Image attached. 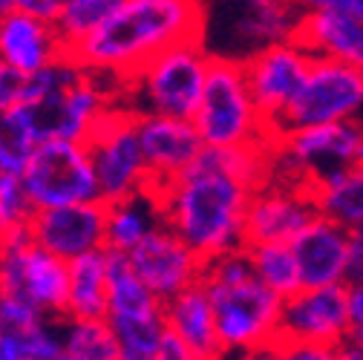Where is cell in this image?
I'll list each match as a JSON object with an SVG mask.
<instances>
[{
    "label": "cell",
    "instance_id": "1",
    "mask_svg": "<svg viewBox=\"0 0 363 360\" xmlns=\"http://www.w3.org/2000/svg\"><path fill=\"white\" fill-rule=\"evenodd\" d=\"M202 0H121L116 12L67 52L86 69L124 84L159 52L202 40Z\"/></svg>",
    "mask_w": 363,
    "mask_h": 360
},
{
    "label": "cell",
    "instance_id": "2",
    "mask_svg": "<svg viewBox=\"0 0 363 360\" xmlns=\"http://www.w3.org/2000/svg\"><path fill=\"white\" fill-rule=\"evenodd\" d=\"M153 193L164 225L202 259H216L248 245L245 219L254 191L213 164L205 150L185 173Z\"/></svg>",
    "mask_w": 363,
    "mask_h": 360
},
{
    "label": "cell",
    "instance_id": "3",
    "mask_svg": "<svg viewBox=\"0 0 363 360\" xmlns=\"http://www.w3.org/2000/svg\"><path fill=\"white\" fill-rule=\"evenodd\" d=\"M202 283L213 303L225 354H245L280 340L283 297L257 277L248 248L208 259Z\"/></svg>",
    "mask_w": 363,
    "mask_h": 360
},
{
    "label": "cell",
    "instance_id": "4",
    "mask_svg": "<svg viewBox=\"0 0 363 360\" xmlns=\"http://www.w3.org/2000/svg\"><path fill=\"white\" fill-rule=\"evenodd\" d=\"M202 47L213 58L248 61L271 43L297 38L306 9L297 0H202Z\"/></svg>",
    "mask_w": 363,
    "mask_h": 360
},
{
    "label": "cell",
    "instance_id": "5",
    "mask_svg": "<svg viewBox=\"0 0 363 360\" xmlns=\"http://www.w3.org/2000/svg\"><path fill=\"white\" fill-rule=\"evenodd\" d=\"M211 61L213 55L202 47V40L176 43L124 81V107L133 113H156L194 121L208 84Z\"/></svg>",
    "mask_w": 363,
    "mask_h": 360
},
{
    "label": "cell",
    "instance_id": "6",
    "mask_svg": "<svg viewBox=\"0 0 363 360\" xmlns=\"http://www.w3.org/2000/svg\"><path fill=\"white\" fill-rule=\"evenodd\" d=\"M194 124L205 147H245L274 142V133L251 93L245 64L234 58L211 61Z\"/></svg>",
    "mask_w": 363,
    "mask_h": 360
},
{
    "label": "cell",
    "instance_id": "7",
    "mask_svg": "<svg viewBox=\"0 0 363 360\" xmlns=\"http://www.w3.org/2000/svg\"><path fill=\"white\" fill-rule=\"evenodd\" d=\"M274 176L314 188L320 179L363 162V127L357 118L280 133L271 142Z\"/></svg>",
    "mask_w": 363,
    "mask_h": 360
},
{
    "label": "cell",
    "instance_id": "8",
    "mask_svg": "<svg viewBox=\"0 0 363 360\" xmlns=\"http://www.w3.org/2000/svg\"><path fill=\"white\" fill-rule=\"evenodd\" d=\"M21 176L38 210L75 205V202H104L93 153H89L86 142H72V139L40 142Z\"/></svg>",
    "mask_w": 363,
    "mask_h": 360
},
{
    "label": "cell",
    "instance_id": "9",
    "mask_svg": "<svg viewBox=\"0 0 363 360\" xmlns=\"http://www.w3.org/2000/svg\"><path fill=\"white\" fill-rule=\"evenodd\" d=\"M86 145L99 173L101 199L107 205L150 191V170L139 139V113L124 104H113L96 124Z\"/></svg>",
    "mask_w": 363,
    "mask_h": 360
},
{
    "label": "cell",
    "instance_id": "10",
    "mask_svg": "<svg viewBox=\"0 0 363 360\" xmlns=\"http://www.w3.org/2000/svg\"><path fill=\"white\" fill-rule=\"evenodd\" d=\"M363 107V69L332 58H314L297 99L283 113L274 136L300 127L357 118Z\"/></svg>",
    "mask_w": 363,
    "mask_h": 360
},
{
    "label": "cell",
    "instance_id": "11",
    "mask_svg": "<svg viewBox=\"0 0 363 360\" xmlns=\"http://www.w3.org/2000/svg\"><path fill=\"white\" fill-rule=\"evenodd\" d=\"M104 81H107L104 75L84 72L61 96L26 104L38 139L40 142H47V139L86 142L93 136L96 124L104 118V113L116 104L113 101L116 93L104 86Z\"/></svg>",
    "mask_w": 363,
    "mask_h": 360
},
{
    "label": "cell",
    "instance_id": "12",
    "mask_svg": "<svg viewBox=\"0 0 363 360\" xmlns=\"http://www.w3.org/2000/svg\"><path fill=\"white\" fill-rule=\"evenodd\" d=\"M242 64H245V75L257 99V107L262 110L271 133H274L283 113L297 99L300 86L314 64V55L297 38H291V40L271 43V47L259 50Z\"/></svg>",
    "mask_w": 363,
    "mask_h": 360
},
{
    "label": "cell",
    "instance_id": "13",
    "mask_svg": "<svg viewBox=\"0 0 363 360\" xmlns=\"http://www.w3.org/2000/svg\"><path fill=\"white\" fill-rule=\"evenodd\" d=\"M130 265L139 280L162 303H167L170 297L202 283L208 259H202L173 228L162 222L142 240V245L130 251Z\"/></svg>",
    "mask_w": 363,
    "mask_h": 360
},
{
    "label": "cell",
    "instance_id": "14",
    "mask_svg": "<svg viewBox=\"0 0 363 360\" xmlns=\"http://www.w3.org/2000/svg\"><path fill=\"white\" fill-rule=\"evenodd\" d=\"M320 213L308 185L274 176L254 191L245 219V240L251 242H291Z\"/></svg>",
    "mask_w": 363,
    "mask_h": 360
},
{
    "label": "cell",
    "instance_id": "15",
    "mask_svg": "<svg viewBox=\"0 0 363 360\" xmlns=\"http://www.w3.org/2000/svg\"><path fill=\"white\" fill-rule=\"evenodd\" d=\"M349 329L352 320H349L346 286L300 288L283 300L280 340L286 343L346 346Z\"/></svg>",
    "mask_w": 363,
    "mask_h": 360
},
{
    "label": "cell",
    "instance_id": "16",
    "mask_svg": "<svg viewBox=\"0 0 363 360\" xmlns=\"http://www.w3.org/2000/svg\"><path fill=\"white\" fill-rule=\"evenodd\" d=\"M29 231L40 248L69 262L107 248V202H75L35 210Z\"/></svg>",
    "mask_w": 363,
    "mask_h": 360
},
{
    "label": "cell",
    "instance_id": "17",
    "mask_svg": "<svg viewBox=\"0 0 363 360\" xmlns=\"http://www.w3.org/2000/svg\"><path fill=\"white\" fill-rule=\"evenodd\" d=\"M139 139L150 170V191L173 182L205 150V142L191 118L139 113Z\"/></svg>",
    "mask_w": 363,
    "mask_h": 360
},
{
    "label": "cell",
    "instance_id": "18",
    "mask_svg": "<svg viewBox=\"0 0 363 360\" xmlns=\"http://www.w3.org/2000/svg\"><path fill=\"white\" fill-rule=\"evenodd\" d=\"M346 225L317 213L306 228L291 240V251L300 268L303 288L320 286H346V259H349Z\"/></svg>",
    "mask_w": 363,
    "mask_h": 360
},
{
    "label": "cell",
    "instance_id": "19",
    "mask_svg": "<svg viewBox=\"0 0 363 360\" xmlns=\"http://www.w3.org/2000/svg\"><path fill=\"white\" fill-rule=\"evenodd\" d=\"M67 52L55 21L29 15L23 9L0 18V58L23 75H32Z\"/></svg>",
    "mask_w": 363,
    "mask_h": 360
},
{
    "label": "cell",
    "instance_id": "20",
    "mask_svg": "<svg viewBox=\"0 0 363 360\" xmlns=\"http://www.w3.org/2000/svg\"><path fill=\"white\" fill-rule=\"evenodd\" d=\"M297 40L314 58H332L363 69V18L340 12H306Z\"/></svg>",
    "mask_w": 363,
    "mask_h": 360
},
{
    "label": "cell",
    "instance_id": "21",
    "mask_svg": "<svg viewBox=\"0 0 363 360\" xmlns=\"http://www.w3.org/2000/svg\"><path fill=\"white\" fill-rule=\"evenodd\" d=\"M164 323L176 337H182L188 346H194L208 360H219L225 354L222 340H219V329H216L213 303H211L205 283H196L182 294L170 297L164 303Z\"/></svg>",
    "mask_w": 363,
    "mask_h": 360
},
{
    "label": "cell",
    "instance_id": "22",
    "mask_svg": "<svg viewBox=\"0 0 363 360\" xmlns=\"http://www.w3.org/2000/svg\"><path fill=\"white\" fill-rule=\"evenodd\" d=\"M107 311H110L107 248L69 259V314L67 317L99 320V317H107Z\"/></svg>",
    "mask_w": 363,
    "mask_h": 360
},
{
    "label": "cell",
    "instance_id": "23",
    "mask_svg": "<svg viewBox=\"0 0 363 360\" xmlns=\"http://www.w3.org/2000/svg\"><path fill=\"white\" fill-rule=\"evenodd\" d=\"M162 222L164 219H162L159 199L153 191H142L135 196L110 202L107 205V248L130 254Z\"/></svg>",
    "mask_w": 363,
    "mask_h": 360
},
{
    "label": "cell",
    "instance_id": "24",
    "mask_svg": "<svg viewBox=\"0 0 363 360\" xmlns=\"http://www.w3.org/2000/svg\"><path fill=\"white\" fill-rule=\"evenodd\" d=\"M311 191L323 216L346 225L349 231L363 228V162L320 179Z\"/></svg>",
    "mask_w": 363,
    "mask_h": 360
},
{
    "label": "cell",
    "instance_id": "25",
    "mask_svg": "<svg viewBox=\"0 0 363 360\" xmlns=\"http://www.w3.org/2000/svg\"><path fill=\"white\" fill-rule=\"evenodd\" d=\"M38 145L40 139L35 133L29 107L23 101L0 110V170L23 173Z\"/></svg>",
    "mask_w": 363,
    "mask_h": 360
},
{
    "label": "cell",
    "instance_id": "26",
    "mask_svg": "<svg viewBox=\"0 0 363 360\" xmlns=\"http://www.w3.org/2000/svg\"><path fill=\"white\" fill-rule=\"evenodd\" d=\"M245 248H248V257L254 262L257 277L271 291H277L283 300L303 288L291 242H251Z\"/></svg>",
    "mask_w": 363,
    "mask_h": 360
},
{
    "label": "cell",
    "instance_id": "27",
    "mask_svg": "<svg viewBox=\"0 0 363 360\" xmlns=\"http://www.w3.org/2000/svg\"><path fill=\"white\" fill-rule=\"evenodd\" d=\"M61 337H64V349L78 360H118V337L107 317L99 320L67 317Z\"/></svg>",
    "mask_w": 363,
    "mask_h": 360
},
{
    "label": "cell",
    "instance_id": "28",
    "mask_svg": "<svg viewBox=\"0 0 363 360\" xmlns=\"http://www.w3.org/2000/svg\"><path fill=\"white\" fill-rule=\"evenodd\" d=\"M121 0H89V4H72V6H61L58 18H55V29L64 40V47H75L84 38L93 35L113 12Z\"/></svg>",
    "mask_w": 363,
    "mask_h": 360
},
{
    "label": "cell",
    "instance_id": "29",
    "mask_svg": "<svg viewBox=\"0 0 363 360\" xmlns=\"http://www.w3.org/2000/svg\"><path fill=\"white\" fill-rule=\"evenodd\" d=\"M86 69L69 55L64 52L61 58H55L52 64H47L43 69L26 75V86H23V104H35V101H43V99H52V96H61L64 89H69Z\"/></svg>",
    "mask_w": 363,
    "mask_h": 360
},
{
    "label": "cell",
    "instance_id": "30",
    "mask_svg": "<svg viewBox=\"0 0 363 360\" xmlns=\"http://www.w3.org/2000/svg\"><path fill=\"white\" fill-rule=\"evenodd\" d=\"M35 210L38 208L32 205V196L23 185V176L0 170V234H9L15 228L29 225Z\"/></svg>",
    "mask_w": 363,
    "mask_h": 360
},
{
    "label": "cell",
    "instance_id": "31",
    "mask_svg": "<svg viewBox=\"0 0 363 360\" xmlns=\"http://www.w3.org/2000/svg\"><path fill=\"white\" fill-rule=\"evenodd\" d=\"M12 337L23 360H55L64 351V337L58 329H52L50 320L40 326H32L26 332H12Z\"/></svg>",
    "mask_w": 363,
    "mask_h": 360
},
{
    "label": "cell",
    "instance_id": "32",
    "mask_svg": "<svg viewBox=\"0 0 363 360\" xmlns=\"http://www.w3.org/2000/svg\"><path fill=\"white\" fill-rule=\"evenodd\" d=\"M47 320V314L23 294H4V300H0V329L4 332H26Z\"/></svg>",
    "mask_w": 363,
    "mask_h": 360
},
{
    "label": "cell",
    "instance_id": "33",
    "mask_svg": "<svg viewBox=\"0 0 363 360\" xmlns=\"http://www.w3.org/2000/svg\"><path fill=\"white\" fill-rule=\"evenodd\" d=\"M23 86H26V75L18 72L15 67H9L4 58H0V110L21 104Z\"/></svg>",
    "mask_w": 363,
    "mask_h": 360
},
{
    "label": "cell",
    "instance_id": "34",
    "mask_svg": "<svg viewBox=\"0 0 363 360\" xmlns=\"http://www.w3.org/2000/svg\"><path fill=\"white\" fill-rule=\"evenodd\" d=\"M286 360H340L343 346H323V343H286L283 340Z\"/></svg>",
    "mask_w": 363,
    "mask_h": 360
},
{
    "label": "cell",
    "instance_id": "35",
    "mask_svg": "<svg viewBox=\"0 0 363 360\" xmlns=\"http://www.w3.org/2000/svg\"><path fill=\"white\" fill-rule=\"evenodd\" d=\"M346 297H349V320H352L346 346L363 351V286H346Z\"/></svg>",
    "mask_w": 363,
    "mask_h": 360
},
{
    "label": "cell",
    "instance_id": "36",
    "mask_svg": "<svg viewBox=\"0 0 363 360\" xmlns=\"http://www.w3.org/2000/svg\"><path fill=\"white\" fill-rule=\"evenodd\" d=\"M346 286H363V228H354L349 237Z\"/></svg>",
    "mask_w": 363,
    "mask_h": 360
},
{
    "label": "cell",
    "instance_id": "37",
    "mask_svg": "<svg viewBox=\"0 0 363 360\" xmlns=\"http://www.w3.org/2000/svg\"><path fill=\"white\" fill-rule=\"evenodd\" d=\"M159 360H208L205 354H199L194 346H188L182 337H176L170 329L164 332L162 337V346H159Z\"/></svg>",
    "mask_w": 363,
    "mask_h": 360
},
{
    "label": "cell",
    "instance_id": "38",
    "mask_svg": "<svg viewBox=\"0 0 363 360\" xmlns=\"http://www.w3.org/2000/svg\"><path fill=\"white\" fill-rule=\"evenodd\" d=\"M306 12H340L363 18V0H297Z\"/></svg>",
    "mask_w": 363,
    "mask_h": 360
},
{
    "label": "cell",
    "instance_id": "39",
    "mask_svg": "<svg viewBox=\"0 0 363 360\" xmlns=\"http://www.w3.org/2000/svg\"><path fill=\"white\" fill-rule=\"evenodd\" d=\"M15 4L18 9L38 15V18H47V21H55L61 12V0H15Z\"/></svg>",
    "mask_w": 363,
    "mask_h": 360
},
{
    "label": "cell",
    "instance_id": "40",
    "mask_svg": "<svg viewBox=\"0 0 363 360\" xmlns=\"http://www.w3.org/2000/svg\"><path fill=\"white\" fill-rule=\"evenodd\" d=\"M237 360H286V354H283V340L257 346V349H251V351H245V354H237Z\"/></svg>",
    "mask_w": 363,
    "mask_h": 360
},
{
    "label": "cell",
    "instance_id": "41",
    "mask_svg": "<svg viewBox=\"0 0 363 360\" xmlns=\"http://www.w3.org/2000/svg\"><path fill=\"white\" fill-rule=\"evenodd\" d=\"M0 360H23L12 332H4V329H0Z\"/></svg>",
    "mask_w": 363,
    "mask_h": 360
},
{
    "label": "cell",
    "instance_id": "42",
    "mask_svg": "<svg viewBox=\"0 0 363 360\" xmlns=\"http://www.w3.org/2000/svg\"><path fill=\"white\" fill-rule=\"evenodd\" d=\"M340 360H363V351L354 346H343V357Z\"/></svg>",
    "mask_w": 363,
    "mask_h": 360
},
{
    "label": "cell",
    "instance_id": "43",
    "mask_svg": "<svg viewBox=\"0 0 363 360\" xmlns=\"http://www.w3.org/2000/svg\"><path fill=\"white\" fill-rule=\"evenodd\" d=\"M15 9H18L15 0H0V18H6V15L15 12Z\"/></svg>",
    "mask_w": 363,
    "mask_h": 360
},
{
    "label": "cell",
    "instance_id": "44",
    "mask_svg": "<svg viewBox=\"0 0 363 360\" xmlns=\"http://www.w3.org/2000/svg\"><path fill=\"white\" fill-rule=\"evenodd\" d=\"M55 360H78V357H75V354H69V351H67V349H64V351H61V354H58V357H55Z\"/></svg>",
    "mask_w": 363,
    "mask_h": 360
},
{
    "label": "cell",
    "instance_id": "45",
    "mask_svg": "<svg viewBox=\"0 0 363 360\" xmlns=\"http://www.w3.org/2000/svg\"><path fill=\"white\" fill-rule=\"evenodd\" d=\"M72 4H89V0H61V6H72Z\"/></svg>",
    "mask_w": 363,
    "mask_h": 360
},
{
    "label": "cell",
    "instance_id": "46",
    "mask_svg": "<svg viewBox=\"0 0 363 360\" xmlns=\"http://www.w3.org/2000/svg\"><path fill=\"white\" fill-rule=\"evenodd\" d=\"M219 360H237V354H222Z\"/></svg>",
    "mask_w": 363,
    "mask_h": 360
},
{
    "label": "cell",
    "instance_id": "47",
    "mask_svg": "<svg viewBox=\"0 0 363 360\" xmlns=\"http://www.w3.org/2000/svg\"><path fill=\"white\" fill-rule=\"evenodd\" d=\"M357 121H360V127H363V107H360V113H357Z\"/></svg>",
    "mask_w": 363,
    "mask_h": 360
},
{
    "label": "cell",
    "instance_id": "48",
    "mask_svg": "<svg viewBox=\"0 0 363 360\" xmlns=\"http://www.w3.org/2000/svg\"><path fill=\"white\" fill-rule=\"evenodd\" d=\"M0 300H4V283H0Z\"/></svg>",
    "mask_w": 363,
    "mask_h": 360
}]
</instances>
